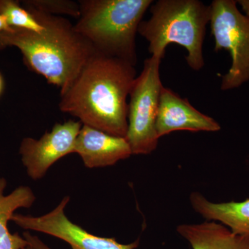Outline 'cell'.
I'll list each match as a JSON object with an SVG mask.
<instances>
[{
  "label": "cell",
  "instance_id": "8fae6325",
  "mask_svg": "<svg viewBox=\"0 0 249 249\" xmlns=\"http://www.w3.org/2000/svg\"><path fill=\"white\" fill-rule=\"evenodd\" d=\"M177 231L193 249H249V235H236L214 222L181 224Z\"/></svg>",
  "mask_w": 249,
  "mask_h": 249
},
{
  "label": "cell",
  "instance_id": "ffe728a7",
  "mask_svg": "<svg viewBox=\"0 0 249 249\" xmlns=\"http://www.w3.org/2000/svg\"><path fill=\"white\" fill-rule=\"evenodd\" d=\"M24 249H31V248L29 247V245H28L27 247H25Z\"/></svg>",
  "mask_w": 249,
  "mask_h": 249
},
{
  "label": "cell",
  "instance_id": "d6986e66",
  "mask_svg": "<svg viewBox=\"0 0 249 249\" xmlns=\"http://www.w3.org/2000/svg\"><path fill=\"white\" fill-rule=\"evenodd\" d=\"M3 88V82L2 78H1V76H0V93L1 92V90H2Z\"/></svg>",
  "mask_w": 249,
  "mask_h": 249
},
{
  "label": "cell",
  "instance_id": "7a4b0ae2",
  "mask_svg": "<svg viewBox=\"0 0 249 249\" xmlns=\"http://www.w3.org/2000/svg\"><path fill=\"white\" fill-rule=\"evenodd\" d=\"M24 8L43 29L34 32L12 28L0 33V49L17 47L32 71L64 91L96 51L66 18Z\"/></svg>",
  "mask_w": 249,
  "mask_h": 249
},
{
  "label": "cell",
  "instance_id": "5bb4252c",
  "mask_svg": "<svg viewBox=\"0 0 249 249\" xmlns=\"http://www.w3.org/2000/svg\"><path fill=\"white\" fill-rule=\"evenodd\" d=\"M0 15L5 18L11 28L34 32H39L43 29V26L27 9L19 6L18 1L0 0Z\"/></svg>",
  "mask_w": 249,
  "mask_h": 249
},
{
  "label": "cell",
  "instance_id": "8992f818",
  "mask_svg": "<svg viewBox=\"0 0 249 249\" xmlns=\"http://www.w3.org/2000/svg\"><path fill=\"white\" fill-rule=\"evenodd\" d=\"M234 0H214L211 3V33L214 52L227 50L231 66L222 77L223 91L240 88L249 81V18L242 14Z\"/></svg>",
  "mask_w": 249,
  "mask_h": 249
},
{
  "label": "cell",
  "instance_id": "5b68a950",
  "mask_svg": "<svg viewBox=\"0 0 249 249\" xmlns=\"http://www.w3.org/2000/svg\"><path fill=\"white\" fill-rule=\"evenodd\" d=\"M161 60L151 55L145 60L142 71L134 80L129 93L125 139L132 155H148L158 145L156 121L163 87L160 72Z\"/></svg>",
  "mask_w": 249,
  "mask_h": 249
},
{
  "label": "cell",
  "instance_id": "4fadbf2b",
  "mask_svg": "<svg viewBox=\"0 0 249 249\" xmlns=\"http://www.w3.org/2000/svg\"><path fill=\"white\" fill-rule=\"evenodd\" d=\"M7 181L0 178V249H24L28 242L19 234H11L8 222L19 209H29L36 201V196L30 187L20 186L5 195Z\"/></svg>",
  "mask_w": 249,
  "mask_h": 249
},
{
  "label": "cell",
  "instance_id": "3957f363",
  "mask_svg": "<svg viewBox=\"0 0 249 249\" xmlns=\"http://www.w3.org/2000/svg\"><path fill=\"white\" fill-rule=\"evenodd\" d=\"M75 30L98 53L135 66L136 36L152 0H80Z\"/></svg>",
  "mask_w": 249,
  "mask_h": 249
},
{
  "label": "cell",
  "instance_id": "6da1fadb",
  "mask_svg": "<svg viewBox=\"0 0 249 249\" xmlns=\"http://www.w3.org/2000/svg\"><path fill=\"white\" fill-rule=\"evenodd\" d=\"M136 78L134 65L95 52L70 86L60 91V110L84 125L125 138L127 98Z\"/></svg>",
  "mask_w": 249,
  "mask_h": 249
},
{
  "label": "cell",
  "instance_id": "277c9868",
  "mask_svg": "<svg viewBox=\"0 0 249 249\" xmlns=\"http://www.w3.org/2000/svg\"><path fill=\"white\" fill-rule=\"evenodd\" d=\"M151 17L142 20L138 34L148 42L151 55L163 59L167 47L186 49L188 66L199 71L205 65L203 44L211 20V6L199 0H159L150 6Z\"/></svg>",
  "mask_w": 249,
  "mask_h": 249
},
{
  "label": "cell",
  "instance_id": "ba28073f",
  "mask_svg": "<svg viewBox=\"0 0 249 249\" xmlns=\"http://www.w3.org/2000/svg\"><path fill=\"white\" fill-rule=\"evenodd\" d=\"M83 124L70 120L55 124L39 139L26 137L19 146L21 160L28 176L40 180L49 168L65 156L73 154L75 142Z\"/></svg>",
  "mask_w": 249,
  "mask_h": 249
},
{
  "label": "cell",
  "instance_id": "ac0fdd59",
  "mask_svg": "<svg viewBox=\"0 0 249 249\" xmlns=\"http://www.w3.org/2000/svg\"><path fill=\"white\" fill-rule=\"evenodd\" d=\"M11 29H12V28L9 27L5 18L1 15H0V33L9 31Z\"/></svg>",
  "mask_w": 249,
  "mask_h": 249
},
{
  "label": "cell",
  "instance_id": "30bf717a",
  "mask_svg": "<svg viewBox=\"0 0 249 249\" xmlns=\"http://www.w3.org/2000/svg\"><path fill=\"white\" fill-rule=\"evenodd\" d=\"M73 153L79 156L88 168L110 166L132 155L124 137H115L84 124L77 137Z\"/></svg>",
  "mask_w": 249,
  "mask_h": 249
},
{
  "label": "cell",
  "instance_id": "52a82bcc",
  "mask_svg": "<svg viewBox=\"0 0 249 249\" xmlns=\"http://www.w3.org/2000/svg\"><path fill=\"white\" fill-rule=\"evenodd\" d=\"M70 200V196H65L56 207L43 215L34 217L15 214L11 221L27 231L42 232L65 241L72 249H135L139 247V240L128 245H122L115 239L90 234L72 222L65 214Z\"/></svg>",
  "mask_w": 249,
  "mask_h": 249
},
{
  "label": "cell",
  "instance_id": "9a60e30c",
  "mask_svg": "<svg viewBox=\"0 0 249 249\" xmlns=\"http://www.w3.org/2000/svg\"><path fill=\"white\" fill-rule=\"evenodd\" d=\"M22 2L24 6L52 16L65 15L77 19L80 16L78 1L70 0H27Z\"/></svg>",
  "mask_w": 249,
  "mask_h": 249
},
{
  "label": "cell",
  "instance_id": "2e32d148",
  "mask_svg": "<svg viewBox=\"0 0 249 249\" xmlns=\"http://www.w3.org/2000/svg\"><path fill=\"white\" fill-rule=\"evenodd\" d=\"M23 237L27 240L28 245L31 249H52L46 245L38 237L31 235L29 231L24 232L23 233Z\"/></svg>",
  "mask_w": 249,
  "mask_h": 249
},
{
  "label": "cell",
  "instance_id": "e0dca14e",
  "mask_svg": "<svg viewBox=\"0 0 249 249\" xmlns=\"http://www.w3.org/2000/svg\"><path fill=\"white\" fill-rule=\"evenodd\" d=\"M237 3L240 5L245 16L249 18V0H239L237 1Z\"/></svg>",
  "mask_w": 249,
  "mask_h": 249
},
{
  "label": "cell",
  "instance_id": "9c48e42d",
  "mask_svg": "<svg viewBox=\"0 0 249 249\" xmlns=\"http://www.w3.org/2000/svg\"><path fill=\"white\" fill-rule=\"evenodd\" d=\"M220 129L217 121L198 111L188 99L169 88H162L156 121L159 139L175 131L217 132Z\"/></svg>",
  "mask_w": 249,
  "mask_h": 249
},
{
  "label": "cell",
  "instance_id": "7c38bea8",
  "mask_svg": "<svg viewBox=\"0 0 249 249\" xmlns=\"http://www.w3.org/2000/svg\"><path fill=\"white\" fill-rule=\"evenodd\" d=\"M190 201L193 209L207 220L221 222L236 235H249V199L240 202L214 203L194 192Z\"/></svg>",
  "mask_w": 249,
  "mask_h": 249
}]
</instances>
